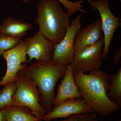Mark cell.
Listing matches in <instances>:
<instances>
[{
	"label": "cell",
	"mask_w": 121,
	"mask_h": 121,
	"mask_svg": "<svg viewBox=\"0 0 121 121\" xmlns=\"http://www.w3.org/2000/svg\"><path fill=\"white\" fill-rule=\"evenodd\" d=\"M62 4L67 11V13L70 16L78 12L86 13V11L83 9L82 4L83 0H79L76 2H72L68 0H57Z\"/></svg>",
	"instance_id": "cell-18"
},
{
	"label": "cell",
	"mask_w": 121,
	"mask_h": 121,
	"mask_svg": "<svg viewBox=\"0 0 121 121\" xmlns=\"http://www.w3.org/2000/svg\"><path fill=\"white\" fill-rule=\"evenodd\" d=\"M27 62L35 59L36 62L52 60L54 45L38 31L34 35L26 38Z\"/></svg>",
	"instance_id": "cell-10"
},
{
	"label": "cell",
	"mask_w": 121,
	"mask_h": 121,
	"mask_svg": "<svg viewBox=\"0 0 121 121\" xmlns=\"http://www.w3.org/2000/svg\"><path fill=\"white\" fill-rule=\"evenodd\" d=\"M17 89L15 82L5 86L0 92V110H5L12 106V98Z\"/></svg>",
	"instance_id": "cell-16"
},
{
	"label": "cell",
	"mask_w": 121,
	"mask_h": 121,
	"mask_svg": "<svg viewBox=\"0 0 121 121\" xmlns=\"http://www.w3.org/2000/svg\"><path fill=\"white\" fill-rule=\"evenodd\" d=\"M104 37L99 20L78 31L74 41L75 51L94 45Z\"/></svg>",
	"instance_id": "cell-11"
},
{
	"label": "cell",
	"mask_w": 121,
	"mask_h": 121,
	"mask_svg": "<svg viewBox=\"0 0 121 121\" xmlns=\"http://www.w3.org/2000/svg\"><path fill=\"white\" fill-rule=\"evenodd\" d=\"M59 121H97L94 113L75 114Z\"/></svg>",
	"instance_id": "cell-19"
},
{
	"label": "cell",
	"mask_w": 121,
	"mask_h": 121,
	"mask_svg": "<svg viewBox=\"0 0 121 121\" xmlns=\"http://www.w3.org/2000/svg\"><path fill=\"white\" fill-rule=\"evenodd\" d=\"M60 4L57 0H40L37 5L35 23L39 31L54 45L62 40L71 24L70 16Z\"/></svg>",
	"instance_id": "cell-3"
},
{
	"label": "cell",
	"mask_w": 121,
	"mask_h": 121,
	"mask_svg": "<svg viewBox=\"0 0 121 121\" xmlns=\"http://www.w3.org/2000/svg\"><path fill=\"white\" fill-rule=\"evenodd\" d=\"M1 33L22 38L33 28L32 24L9 16L4 19L0 25Z\"/></svg>",
	"instance_id": "cell-13"
},
{
	"label": "cell",
	"mask_w": 121,
	"mask_h": 121,
	"mask_svg": "<svg viewBox=\"0 0 121 121\" xmlns=\"http://www.w3.org/2000/svg\"><path fill=\"white\" fill-rule=\"evenodd\" d=\"M4 114L7 121H37L41 119L24 107L12 106L4 110Z\"/></svg>",
	"instance_id": "cell-14"
},
{
	"label": "cell",
	"mask_w": 121,
	"mask_h": 121,
	"mask_svg": "<svg viewBox=\"0 0 121 121\" xmlns=\"http://www.w3.org/2000/svg\"><path fill=\"white\" fill-rule=\"evenodd\" d=\"M73 77L81 97L94 112L106 117L119 110L120 107L107 97L110 75L98 69L90 72L88 74L73 71Z\"/></svg>",
	"instance_id": "cell-1"
},
{
	"label": "cell",
	"mask_w": 121,
	"mask_h": 121,
	"mask_svg": "<svg viewBox=\"0 0 121 121\" xmlns=\"http://www.w3.org/2000/svg\"><path fill=\"white\" fill-rule=\"evenodd\" d=\"M104 37L94 45L76 50L70 65L73 71L86 73L99 69L103 62Z\"/></svg>",
	"instance_id": "cell-5"
},
{
	"label": "cell",
	"mask_w": 121,
	"mask_h": 121,
	"mask_svg": "<svg viewBox=\"0 0 121 121\" xmlns=\"http://www.w3.org/2000/svg\"><path fill=\"white\" fill-rule=\"evenodd\" d=\"M81 97L74 80L73 70L71 66L68 65L62 80L58 86V93L54 99V107L66 99H78Z\"/></svg>",
	"instance_id": "cell-12"
},
{
	"label": "cell",
	"mask_w": 121,
	"mask_h": 121,
	"mask_svg": "<svg viewBox=\"0 0 121 121\" xmlns=\"http://www.w3.org/2000/svg\"><path fill=\"white\" fill-rule=\"evenodd\" d=\"M89 2L90 6L97 9L101 16L104 41L102 57L105 59L109 54L114 33L117 28L121 27V19L113 15L108 0H89Z\"/></svg>",
	"instance_id": "cell-6"
},
{
	"label": "cell",
	"mask_w": 121,
	"mask_h": 121,
	"mask_svg": "<svg viewBox=\"0 0 121 121\" xmlns=\"http://www.w3.org/2000/svg\"><path fill=\"white\" fill-rule=\"evenodd\" d=\"M15 83L17 89L12 98V106L27 107L36 117L41 118L46 112L40 103V94L35 83L20 72Z\"/></svg>",
	"instance_id": "cell-4"
},
{
	"label": "cell",
	"mask_w": 121,
	"mask_h": 121,
	"mask_svg": "<svg viewBox=\"0 0 121 121\" xmlns=\"http://www.w3.org/2000/svg\"><path fill=\"white\" fill-rule=\"evenodd\" d=\"M67 67L50 60L27 64L19 71L35 83L40 94V103L46 114L53 109L56 83L63 78Z\"/></svg>",
	"instance_id": "cell-2"
},
{
	"label": "cell",
	"mask_w": 121,
	"mask_h": 121,
	"mask_svg": "<svg viewBox=\"0 0 121 121\" xmlns=\"http://www.w3.org/2000/svg\"><path fill=\"white\" fill-rule=\"evenodd\" d=\"M22 40V38L0 34V56L4 52L15 47Z\"/></svg>",
	"instance_id": "cell-17"
},
{
	"label": "cell",
	"mask_w": 121,
	"mask_h": 121,
	"mask_svg": "<svg viewBox=\"0 0 121 121\" xmlns=\"http://www.w3.org/2000/svg\"><path fill=\"white\" fill-rule=\"evenodd\" d=\"M43 121V119H40L39 120V121Z\"/></svg>",
	"instance_id": "cell-23"
},
{
	"label": "cell",
	"mask_w": 121,
	"mask_h": 121,
	"mask_svg": "<svg viewBox=\"0 0 121 121\" xmlns=\"http://www.w3.org/2000/svg\"><path fill=\"white\" fill-rule=\"evenodd\" d=\"M118 1H120V2H121V0H118Z\"/></svg>",
	"instance_id": "cell-25"
},
{
	"label": "cell",
	"mask_w": 121,
	"mask_h": 121,
	"mask_svg": "<svg viewBox=\"0 0 121 121\" xmlns=\"http://www.w3.org/2000/svg\"><path fill=\"white\" fill-rule=\"evenodd\" d=\"M121 47L119 48V50L116 52L115 54L113 60L114 64L115 65H118V61H119V58L121 57Z\"/></svg>",
	"instance_id": "cell-20"
},
{
	"label": "cell",
	"mask_w": 121,
	"mask_h": 121,
	"mask_svg": "<svg viewBox=\"0 0 121 121\" xmlns=\"http://www.w3.org/2000/svg\"><path fill=\"white\" fill-rule=\"evenodd\" d=\"M1 26L0 25V34L1 33Z\"/></svg>",
	"instance_id": "cell-24"
},
{
	"label": "cell",
	"mask_w": 121,
	"mask_h": 121,
	"mask_svg": "<svg viewBox=\"0 0 121 121\" xmlns=\"http://www.w3.org/2000/svg\"><path fill=\"white\" fill-rule=\"evenodd\" d=\"M121 121V119H120V120H119V121Z\"/></svg>",
	"instance_id": "cell-26"
},
{
	"label": "cell",
	"mask_w": 121,
	"mask_h": 121,
	"mask_svg": "<svg viewBox=\"0 0 121 121\" xmlns=\"http://www.w3.org/2000/svg\"><path fill=\"white\" fill-rule=\"evenodd\" d=\"M21 1L24 3H27L29 2L30 0H21Z\"/></svg>",
	"instance_id": "cell-22"
},
{
	"label": "cell",
	"mask_w": 121,
	"mask_h": 121,
	"mask_svg": "<svg viewBox=\"0 0 121 121\" xmlns=\"http://www.w3.org/2000/svg\"><path fill=\"white\" fill-rule=\"evenodd\" d=\"M27 41L26 39L22 40L15 47L6 51L2 56L6 60L7 70L6 73L0 81V86L10 82H15L17 73L27 64L26 52Z\"/></svg>",
	"instance_id": "cell-8"
},
{
	"label": "cell",
	"mask_w": 121,
	"mask_h": 121,
	"mask_svg": "<svg viewBox=\"0 0 121 121\" xmlns=\"http://www.w3.org/2000/svg\"><path fill=\"white\" fill-rule=\"evenodd\" d=\"M82 13L77 15L71 22L70 26L67 29L65 36L59 43L54 45L52 60L60 65H70L75 50V38L82 27Z\"/></svg>",
	"instance_id": "cell-7"
},
{
	"label": "cell",
	"mask_w": 121,
	"mask_h": 121,
	"mask_svg": "<svg viewBox=\"0 0 121 121\" xmlns=\"http://www.w3.org/2000/svg\"><path fill=\"white\" fill-rule=\"evenodd\" d=\"M4 110H0V121H7L4 114Z\"/></svg>",
	"instance_id": "cell-21"
},
{
	"label": "cell",
	"mask_w": 121,
	"mask_h": 121,
	"mask_svg": "<svg viewBox=\"0 0 121 121\" xmlns=\"http://www.w3.org/2000/svg\"><path fill=\"white\" fill-rule=\"evenodd\" d=\"M93 113L94 112L83 99H69L54 107L50 112L44 115L41 119L49 121L58 118L65 119L73 115Z\"/></svg>",
	"instance_id": "cell-9"
},
{
	"label": "cell",
	"mask_w": 121,
	"mask_h": 121,
	"mask_svg": "<svg viewBox=\"0 0 121 121\" xmlns=\"http://www.w3.org/2000/svg\"><path fill=\"white\" fill-rule=\"evenodd\" d=\"M108 99L119 107H121V68L111 76L110 86L107 93Z\"/></svg>",
	"instance_id": "cell-15"
}]
</instances>
